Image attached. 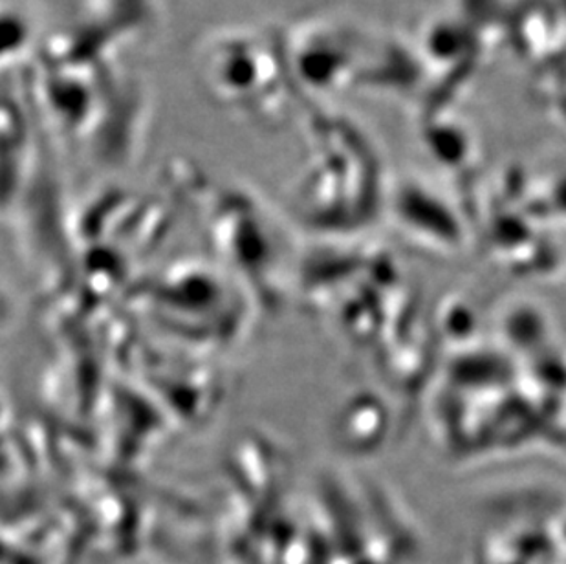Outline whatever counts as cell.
<instances>
[{"instance_id": "6da1fadb", "label": "cell", "mask_w": 566, "mask_h": 564, "mask_svg": "<svg viewBox=\"0 0 566 564\" xmlns=\"http://www.w3.org/2000/svg\"><path fill=\"white\" fill-rule=\"evenodd\" d=\"M198 77L217 105L256 123H279L301 102L284 38L235 28L208 39L198 52Z\"/></svg>"}]
</instances>
